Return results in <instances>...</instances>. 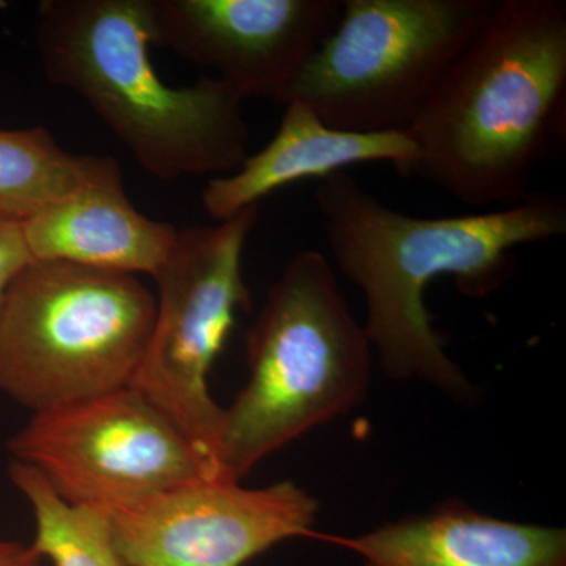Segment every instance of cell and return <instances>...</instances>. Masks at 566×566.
Instances as JSON below:
<instances>
[{"label": "cell", "instance_id": "obj_1", "mask_svg": "<svg viewBox=\"0 0 566 566\" xmlns=\"http://www.w3.org/2000/svg\"><path fill=\"white\" fill-rule=\"evenodd\" d=\"M315 200L335 264L364 292V331L385 374L472 403L476 389L447 356L424 292L442 275L474 300L497 292L515 273L516 249L564 237V197L531 193L502 210L416 218L338 172L318 181Z\"/></svg>", "mask_w": 566, "mask_h": 566}, {"label": "cell", "instance_id": "obj_2", "mask_svg": "<svg viewBox=\"0 0 566 566\" xmlns=\"http://www.w3.org/2000/svg\"><path fill=\"white\" fill-rule=\"evenodd\" d=\"M566 2L494 0L406 136L408 177L480 210L531 196L565 137Z\"/></svg>", "mask_w": 566, "mask_h": 566}, {"label": "cell", "instance_id": "obj_3", "mask_svg": "<svg viewBox=\"0 0 566 566\" xmlns=\"http://www.w3.org/2000/svg\"><path fill=\"white\" fill-rule=\"evenodd\" d=\"M148 0H46L36 48L51 84L80 95L153 177H226L249 156L243 99L214 76L172 87L150 57Z\"/></svg>", "mask_w": 566, "mask_h": 566}, {"label": "cell", "instance_id": "obj_4", "mask_svg": "<svg viewBox=\"0 0 566 566\" xmlns=\"http://www.w3.org/2000/svg\"><path fill=\"white\" fill-rule=\"evenodd\" d=\"M249 379L223 409L219 479L241 482L263 458L352 411L371 378V345L333 264L296 253L245 335Z\"/></svg>", "mask_w": 566, "mask_h": 566}, {"label": "cell", "instance_id": "obj_5", "mask_svg": "<svg viewBox=\"0 0 566 566\" xmlns=\"http://www.w3.org/2000/svg\"><path fill=\"white\" fill-rule=\"evenodd\" d=\"M155 314L137 275L32 260L0 308V392L39 415L132 385Z\"/></svg>", "mask_w": 566, "mask_h": 566}, {"label": "cell", "instance_id": "obj_6", "mask_svg": "<svg viewBox=\"0 0 566 566\" xmlns=\"http://www.w3.org/2000/svg\"><path fill=\"white\" fill-rule=\"evenodd\" d=\"M493 3L346 0L279 104H304L342 132H408Z\"/></svg>", "mask_w": 566, "mask_h": 566}, {"label": "cell", "instance_id": "obj_7", "mask_svg": "<svg viewBox=\"0 0 566 566\" xmlns=\"http://www.w3.org/2000/svg\"><path fill=\"white\" fill-rule=\"evenodd\" d=\"M259 205L210 227L178 230L172 251L153 274L158 293L150 342L132 386L169 417L219 479L223 408L208 387L212 364L237 312L251 308L243 252Z\"/></svg>", "mask_w": 566, "mask_h": 566}, {"label": "cell", "instance_id": "obj_8", "mask_svg": "<svg viewBox=\"0 0 566 566\" xmlns=\"http://www.w3.org/2000/svg\"><path fill=\"white\" fill-rule=\"evenodd\" d=\"M7 450L35 469L65 504L104 516L212 480L172 420L132 386L32 415Z\"/></svg>", "mask_w": 566, "mask_h": 566}, {"label": "cell", "instance_id": "obj_9", "mask_svg": "<svg viewBox=\"0 0 566 566\" xmlns=\"http://www.w3.org/2000/svg\"><path fill=\"white\" fill-rule=\"evenodd\" d=\"M316 512L318 502L292 482L202 479L106 516L129 566H243L285 539L314 535Z\"/></svg>", "mask_w": 566, "mask_h": 566}, {"label": "cell", "instance_id": "obj_10", "mask_svg": "<svg viewBox=\"0 0 566 566\" xmlns=\"http://www.w3.org/2000/svg\"><path fill=\"white\" fill-rule=\"evenodd\" d=\"M153 44L214 70L243 102L281 103L340 17L338 0H148Z\"/></svg>", "mask_w": 566, "mask_h": 566}, {"label": "cell", "instance_id": "obj_11", "mask_svg": "<svg viewBox=\"0 0 566 566\" xmlns=\"http://www.w3.org/2000/svg\"><path fill=\"white\" fill-rule=\"evenodd\" d=\"M21 223L33 260L151 277L178 237L172 223L134 207L111 156L85 155L80 185Z\"/></svg>", "mask_w": 566, "mask_h": 566}, {"label": "cell", "instance_id": "obj_12", "mask_svg": "<svg viewBox=\"0 0 566 566\" xmlns=\"http://www.w3.org/2000/svg\"><path fill=\"white\" fill-rule=\"evenodd\" d=\"M326 539L364 566H566L565 528L499 520L460 499L368 534Z\"/></svg>", "mask_w": 566, "mask_h": 566}, {"label": "cell", "instance_id": "obj_13", "mask_svg": "<svg viewBox=\"0 0 566 566\" xmlns=\"http://www.w3.org/2000/svg\"><path fill=\"white\" fill-rule=\"evenodd\" d=\"M273 139L240 169L211 178L203 189L205 211L216 222L226 221L264 197L304 180L324 178L356 164L390 163L408 177L417 148L405 133H349L331 128L301 103L285 104Z\"/></svg>", "mask_w": 566, "mask_h": 566}, {"label": "cell", "instance_id": "obj_14", "mask_svg": "<svg viewBox=\"0 0 566 566\" xmlns=\"http://www.w3.org/2000/svg\"><path fill=\"white\" fill-rule=\"evenodd\" d=\"M85 155L63 150L48 129H0V219L24 222L73 191Z\"/></svg>", "mask_w": 566, "mask_h": 566}, {"label": "cell", "instance_id": "obj_15", "mask_svg": "<svg viewBox=\"0 0 566 566\" xmlns=\"http://www.w3.org/2000/svg\"><path fill=\"white\" fill-rule=\"evenodd\" d=\"M9 476L32 506V546L43 560L52 566H129L112 542L107 516L65 504L31 465L11 460Z\"/></svg>", "mask_w": 566, "mask_h": 566}, {"label": "cell", "instance_id": "obj_16", "mask_svg": "<svg viewBox=\"0 0 566 566\" xmlns=\"http://www.w3.org/2000/svg\"><path fill=\"white\" fill-rule=\"evenodd\" d=\"M32 260L22 223L0 219V308L10 283Z\"/></svg>", "mask_w": 566, "mask_h": 566}, {"label": "cell", "instance_id": "obj_17", "mask_svg": "<svg viewBox=\"0 0 566 566\" xmlns=\"http://www.w3.org/2000/svg\"><path fill=\"white\" fill-rule=\"evenodd\" d=\"M41 560L32 545L0 539V566H40Z\"/></svg>", "mask_w": 566, "mask_h": 566}]
</instances>
